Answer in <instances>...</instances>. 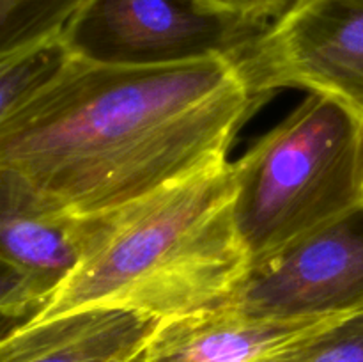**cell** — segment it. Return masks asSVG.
<instances>
[{
    "mask_svg": "<svg viewBox=\"0 0 363 362\" xmlns=\"http://www.w3.org/2000/svg\"><path fill=\"white\" fill-rule=\"evenodd\" d=\"M262 105L234 62L103 66L71 57L0 123V167L74 219L227 160Z\"/></svg>",
    "mask_w": 363,
    "mask_h": 362,
    "instance_id": "1",
    "label": "cell"
},
{
    "mask_svg": "<svg viewBox=\"0 0 363 362\" xmlns=\"http://www.w3.org/2000/svg\"><path fill=\"white\" fill-rule=\"evenodd\" d=\"M233 163L80 219L78 259L35 314L87 307L158 319L227 305L250 273L234 219Z\"/></svg>",
    "mask_w": 363,
    "mask_h": 362,
    "instance_id": "2",
    "label": "cell"
},
{
    "mask_svg": "<svg viewBox=\"0 0 363 362\" xmlns=\"http://www.w3.org/2000/svg\"><path fill=\"white\" fill-rule=\"evenodd\" d=\"M233 170L234 219L255 268L363 204V119L311 92Z\"/></svg>",
    "mask_w": 363,
    "mask_h": 362,
    "instance_id": "3",
    "label": "cell"
},
{
    "mask_svg": "<svg viewBox=\"0 0 363 362\" xmlns=\"http://www.w3.org/2000/svg\"><path fill=\"white\" fill-rule=\"evenodd\" d=\"M272 23L208 0H80L60 39L73 59L103 66L165 67L206 59L238 66Z\"/></svg>",
    "mask_w": 363,
    "mask_h": 362,
    "instance_id": "4",
    "label": "cell"
},
{
    "mask_svg": "<svg viewBox=\"0 0 363 362\" xmlns=\"http://www.w3.org/2000/svg\"><path fill=\"white\" fill-rule=\"evenodd\" d=\"M257 99L296 87L363 119V0H294L238 62Z\"/></svg>",
    "mask_w": 363,
    "mask_h": 362,
    "instance_id": "5",
    "label": "cell"
},
{
    "mask_svg": "<svg viewBox=\"0 0 363 362\" xmlns=\"http://www.w3.org/2000/svg\"><path fill=\"white\" fill-rule=\"evenodd\" d=\"M227 305L280 319L362 312L363 204L252 268Z\"/></svg>",
    "mask_w": 363,
    "mask_h": 362,
    "instance_id": "6",
    "label": "cell"
},
{
    "mask_svg": "<svg viewBox=\"0 0 363 362\" xmlns=\"http://www.w3.org/2000/svg\"><path fill=\"white\" fill-rule=\"evenodd\" d=\"M339 319L257 318L230 305L204 309L160 319L135 362H257L301 346Z\"/></svg>",
    "mask_w": 363,
    "mask_h": 362,
    "instance_id": "7",
    "label": "cell"
},
{
    "mask_svg": "<svg viewBox=\"0 0 363 362\" xmlns=\"http://www.w3.org/2000/svg\"><path fill=\"white\" fill-rule=\"evenodd\" d=\"M158 323L113 307L0 318V362H135Z\"/></svg>",
    "mask_w": 363,
    "mask_h": 362,
    "instance_id": "8",
    "label": "cell"
},
{
    "mask_svg": "<svg viewBox=\"0 0 363 362\" xmlns=\"http://www.w3.org/2000/svg\"><path fill=\"white\" fill-rule=\"evenodd\" d=\"M80 219L60 212L25 177L0 167V261L50 297L78 259Z\"/></svg>",
    "mask_w": 363,
    "mask_h": 362,
    "instance_id": "9",
    "label": "cell"
},
{
    "mask_svg": "<svg viewBox=\"0 0 363 362\" xmlns=\"http://www.w3.org/2000/svg\"><path fill=\"white\" fill-rule=\"evenodd\" d=\"M71 59L59 35L0 53V123Z\"/></svg>",
    "mask_w": 363,
    "mask_h": 362,
    "instance_id": "10",
    "label": "cell"
},
{
    "mask_svg": "<svg viewBox=\"0 0 363 362\" xmlns=\"http://www.w3.org/2000/svg\"><path fill=\"white\" fill-rule=\"evenodd\" d=\"M80 0H0V53L62 32Z\"/></svg>",
    "mask_w": 363,
    "mask_h": 362,
    "instance_id": "11",
    "label": "cell"
},
{
    "mask_svg": "<svg viewBox=\"0 0 363 362\" xmlns=\"http://www.w3.org/2000/svg\"><path fill=\"white\" fill-rule=\"evenodd\" d=\"M298 362H363V311L339 319L301 344Z\"/></svg>",
    "mask_w": 363,
    "mask_h": 362,
    "instance_id": "12",
    "label": "cell"
},
{
    "mask_svg": "<svg viewBox=\"0 0 363 362\" xmlns=\"http://www.w3.org/2000/svg\"><path fill=\"white\" fill-rule=\"evenodd\" d=\"M46 302V293L23 273L0 261V318H23Z\"/></svg>",
    "mask_w": 363,
    "mask_h": 362,
    "instance_id": "13",
    "label": "cell"
},
{
    "mask_svg": "<svg viewBox=\"0 0 363 362\" xmlns=\"http://www.w3.org/2000/svg\"><path fill=\"white\" fill-rule=\"evenodd\" d=\"M208 2L230 13L275 21L293 6L294 0H208Z\"/></svg>",
    "mask_w": 363,
    "mask_h": 362,
    "instance_id": "14",
    "label": "cell"
},
{
    "mask_svg": "<svg viewBox=\"0 0 363 362\" xmlns=\"http://www.w3.org/2000/svg\"><path fill=\"white\" fill-rule=\"evenodd\" d=\"M298 350H300V346L293 348V350L289 351H284V353L273 355V357L262 358V361L257 362H298Z\"/></svg>",
    "mask_w": 363,
    "mask_h": 362,
    "instance_id": "15",
    "label": "cell"
}]
</instances>
